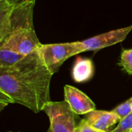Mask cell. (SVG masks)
I'll return each instance as SVG.
<instances>
[{
  "label": "cell",
  "mask_w": 132,
  "mask_h": 132,
  "mask_svg": "<svg viewBox=\"0 0 132 132\" xmlns=\"http://www.w3.org/2000/svg\"><path fill=\"white\" fill-rule=\"evenodd\" d=\"M24 56L8 48L0 46V67H11L21 60Z\"/></svg>",
  "instance_id": "obj_10"
},
{
  "label": "cell",
  "mask_w": 132,
  "mask_h": 132,
  "mask_svg": "<svg viewBox=\"0 0 132 132\" xmlns=\"http://www.w3.org/2000/svg\"><path fill=\"white\" fill-rule=\"evenodd\" d=\"M94 75V64L90 59L77 57L72 70V77L75 82L84 83Z\"/></svg>",
  "instance_id": "obj_8"
},
{
  "label": "cell",
  "mask_w": 132,
  "mask_h": 132,
  "mask_svg": "<svg viewBox=\"0 0 132 132\" xmlns=\"http://www.w3.org/2000/svg\"><path fill=\"white\" fill-rule=\"evenodd\" d=\"M74 132H108L98 130L92 126H90L85 119L81 120L79 124L76 126Z\"/></svg>",
  "instance_id": "obj_14"
},
{
  "label": "cell",
  "mask_w": 132,
  "mask_h": 132,
  "mask_svg": "<svg viewBox=\"0 0 132 132\" xmlns=\"http://www.w3.org/2000/svg\"><path fill=\"white\" fill-rule=\"evenodd\" d=\"M52 76L38 50H36L15 64L0 67V91L9 95L14 103L37 114L51 101L50 87Z\"/></svg>",
  "instance_id": "obj_1"
},
{
  "label": "cell",
  "mask_w": 132,
  "mask_h": 132,
  "mask_svg": "<svg viewBox=\"0 0 132 132\" xmlns=\"http://www.w3.org/2000/svg\"><path fill=\"white\" fill-rule=\"evenodd\" d=\"M64 94L65 101L77 115L87 114L96 110L94 103L84 93L74 87L66 85L64 87Z\"/></svg>",
  "instance_id": "obj_6"
},
{
  "label": "cell",
  "mask_w": 132,
  "mask_h": 132,
  "mask_svg": "<svg viewBox=\"0 0 132 132\" xmlns=\"http://www.w3.org/2000/svg\"><path fill=\"white\" fill-rule=\"evenodd\" d=\"M15 5L5 0H0V42L11 32L12 16Z\"/></svg>",
  "instance_id": "obj_9"
},
{
  "label": "cell",
  "mask_w": 132,
  "mask_h": 132,
  "mask_svg": "<svg viewBox=\"0 0 132 132\" xmlns=\"http://www.w3.org/2000/svg\"><path fill=\"white\" fill-rule=\"evenodd\" d=\"M9 132H13V131H9Z\"/></svg>",
  "instance_id": "obj_18"
},
{
  "label": "cell",
  "mask_w": 132,
  "mask_h": 132,
  "mask_svg": "<svg viewBox=\"0 0 132 132\" xmlns=\"http://www.w3.org/2000/svg\"><path fill=\"white\" fill-rule=\"evenodd\" d=\"M22 2H32V3H35V0H22Z\"/></svg>",
  "instance_id": "obj_17"
},
{
  "label": "cell",
  "mask_w": 132,
  "mask_h": 132,
  "mask_svg": "<svg viewBox=\"0 0 132 132\" xmlns=\"http://www.w3.org/2000/svg\"><path fill=\"white\" fill-rule=\"evenodd\" d=\"M84 119L90 126L98 130L108 132H111L108 131V129L111 127L121 121L120 117L112 111H106L94 110L87 114Z\"/></svg>",
  "instance_id": "obj_7"
},
{
  "label": "cell",
  "mask_w": 132,
  "mask_h": 132,
  "mask_svg": "<svg viewBox=\"0 0 132 132\" xmlns=\"http://www.w3.org/2000/svg\"><path fill=\"white\" fill-rule=\"evenodd\" d=\"M132 131V112L119 122L118 125L111 132H130Z\"/></svg>",
  "instance_id": "obj_13"
},
{
  "label": "cell",
  "mask_w": 132,
  "mask_h": 132,
  "mask_svg": "<svg viewBox=\"0 0 132 132\" xmlns=\"http://www.w3.org/2000/svg\"><path fill=\"white\" fill-rule=\"evenodd\" d=\"M131 30L132 25L93 36L81 42L85 51H97L124 41Z\"/></svg>",
  "instance_id": "obj_5"
},
{
  "label": "cell",
  "mask_w": 132,
  "mask_h": 132,
  "mask_svg": "<svg viewBox=\"0 0 132 132\" xmlns=\"http://www.w3.org/2000/svg\"><path fill=\"white\" fill-rule=\"evenodd\" d=\"M112 111L117 114L120 117L121 120H122L128 114L132 112V97L115 108Z\"/></svg>",
  "instance_id": "obj_12"
},
{
  "label": "cell",
  "mask_w": 132,
  "mask_h": 132,
  "mask_svg": "<svg viewBox=\"0 0 132 132\" xmlns=\"http://www.w3.org/2000/svg\"><path fill=\"white\" fill-rule=\"evenodd\" d=\"M119 65L126 73L132 75V49L122 50Z\"/></svg>",
  "instance_id": "obj_11"
},
{
  "label": "cell",
  "mask_w": 132,
  "mask_h": 132,
  "mask_svg": "<svg viewBox=\"0 0 132 132\" xmlns=\"http://www.w3.org/2000/svg\"><path fill=\"white\" fill-rule=\"evenodd\" d=\"M130 132H131V131H130Z\"/></svg>",
  "instance_id": "obj_19"
},
{
  "label": "cell",
  "mask_w": 132,
  "mask_h": 132,
  "mask_svg": "<svg viewBox=\"0 0 132 132\" xmlns=\"http://www.w3.org/2000/svg\"><path fill=\"white\" fill-rule=\"evenodd\" d=\"M7 2H9V3L14 5H17L20 3H22V0H5Z\"/></svg>",
  "instance_id": "obj_16"
},
{
  "label": "cell",
  "mask_w": 132,
  "mask_h": 132,
  "mask_svg": "<svg viewBox=\"0 0 132 132\" xmlns=\"http://www.w3.org/2000/svg\"><path fill=\"white\" fill-rule=\"evenodd\" d=\"M0 102H2V103H5V104H13L14 101L9 96L7 95L6 94L0 91Z\"/></svg>",
  "instance_id": "obj_15"
},
{
  "label": "cell",
  "mask_w": 132,
  "mask_h": 132,
  "mask_svg": "<svg viewBox=\"0 0 132 132\" xmlns=\"http://www.w3.org/2000/svg\"><path fill=\"white\" fill-rule=\"evenodd\" d=\"M37 50L53 75L59 71L62 64L67 59L85 52L81 41L51 44L41 43Z\"/></svg>",
  "instance_id": "obj_3"
},
{
  "label": "cell",
  "mask_w": 132,
  "mask_h": 132,
  "mask_svg": "<svg viewBox=\"0 0 132 132\" xmlns=\"http://www.w3.org/2000/svg\"><path fill=\"white\" fill-rule=\"evenodd\" d=\"M43 111L47 114L50 126L47 132H74L76 114L66 101H50Z\"/></svg>",
  "instance_id": "obj_4"
},
{
  "label": "cell",
  "mask_w": 132,
  "mask_h": 132,
  "mask_svg": "<svg viewBox=\"0 0 132 132\" xmlns=\"http://www.w3.org/2000/svg\"><path fill=\"white\" fill-rule=\"evenodd\" d=\"M34 3L22 2L15 5L12 16V30L0 46L26 56L40 46L33 27L32 10Z\"/></svg>",
  "instance_id": "obj_2"
}]
</instances>
